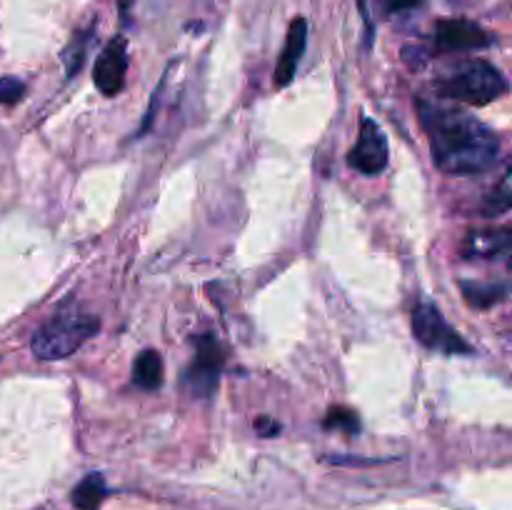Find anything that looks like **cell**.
Returning <instances> with one entry per match:
<instances>
[{"label": "cell", "instance_id": "obj_1", "mask_svg": "<svg viewBox=\"0 0 512 510\" xmlns=\"http://www.w3.org/2000/svg\"><path fill=\"white\" fill-rule=\"evenodd\" d=\"M418 115L435 165L450 175L488 173L500 155V138L483 120L458 108L418 100Z\"/></svg>", "mask_w": 512, "mask_h": 510}, {"label": "cell", "instance_id": "obj_2", "mask_svg": "<svg viewBox=\"0 0 512 510\" xmlns=\"http://www.w3.org/2000/svg\"><path fill=\"white\" fill-rule=\"evenodd\" d=\"M100 330L98 315L88 313L73 300L55 310L30 338V350L40 360H63L83 348L85 340Z\"/></svg>", "mask_w": 512, "mask_h": 510}, {"label": "cell", "instance_id": "obj_3", "mask_svg": "<svg viewBox=\"0 0 512 510\" xmlns=\"http://www.w3.org/2000/svg\"><path fill=\"white\" fill-rule=\"evenodd\" d=\"M508 78L488 60H468L445 80H440V95L463 100L468 105H488L508 93Z\"/></svg>", "mask_w": 512, "mask_h": 510}, {"label": "cell", "instance_id": "obj_4", "mask_svg": "<svg viewBox=\"0 0 512 510\" xmlns=\"http://www.w3.org/2000/svg\"><path fill=\"white\" fill-rule=\"evenodd\" d=\"M195 358L183 370L180 385L193 398H210L218 388L220 373H223L225 350L213 333H203L195 338Z\"/></svg>", "mask_w": 512, "mask_h": 510}, {"label": "cell", "instance_id": "obj_5", "mask_svg": "<svg viewBox=\"0 0 512 510\" xmlns=\"http://www.w3.org/2000/svg\"><path fill=\"white\" fill-rule=\"evenodd\" d=\"M410 328H413L418 343H423L430 350H438V353L445 355L473 353L468 340L443 318V313L433 303L415 305L413 313H410Z\"/></svg>", "mask_w": 512, "mask_h": 510}, {"label": "cell", "instance_id": "obj_6", "mask_svg": "<svg viewBox=\"0 0 512 510\" xmlns=\"http://www.w3.org/2000/svg\"><path fill=\"white\" fill-rule=\"evenodd\" d=\"M490 43H493V38H490L488 30H483L478 23H473V20H440V23L435 25L433 45H430L428 53H473V50L488 48Z\"/></svg>", "mask_w": 512, "mask_h": 510}, {"label": "cell", "instance_id": "obj_7", "mask_svg": "<svg viewBox=\"0 0 512 510\" xmlns=\"http://www.w3.org/2000/svg\"><path fill=\"white\" fill-rule=\"evenodd\" d=\"M390 150L383 128L373 118L360 120L358 143L350 148L348 163L365 175H378L388 168Z\"/></svg>", "mask_w": 512, "mask_h": 510}, {"label": "cell", "instance_id": "obj_8", "mask_svg": "<svg viewBox=\"0 0 512 510\" xmlns=\"http://www.w3.org/2000/svg\"><path fill=\"white\" fill-rule=\"evenodd\" d=\"M128 43L125 38H113L103 48L93 65V80L95 88L103 95H118L125 85V75H128Z\"/></svg>", "mask_w": 512, "mask_h": 510}, {"label": "cell", "instance_id": "obj_9", "mask_svg": "<svg viewBox=\"0 0 512 510\" xmlns=\"http://www.w3.org/2000/svg\"><path fill=\"white\" fill-rule=\"evenodd\" d=\"M305 45H308V20L295 18L288 28V38H285V48L280 53L278 65H275V85L278 88L293 83L295 70H298L300 60H303Z\"/></svg>", "mask_w": 512, "mask_h": 510}, {"label": "cell", "instance_id": "obj_10", "mask_svg": "<svg viewBox=\"0 0 512 510\" xmlns=\"http://www.w3.org/2000/svg\"><path fill=\"white\" fill-rule=\"evenodd\" d=\"M512 235L508 228H493V230H473L468 233L463 243V258H503L510 255Z\"/></svg>", "mask_w": 512, "mask_h": 510}, {"label": "cell", "instance_id": "obj_11", "mask_svg": "<svg viewBox=\"0 0 512 510\" xmlns=\"http://www.w3.org/2000/svg\"><path fill=\"white\" fill-rule=\"evenodd\" d=\"M133 383L143 390H158L163 383V358L158 350H143L133 363Z\"/></svg>", "mask_w": 512, "mask_h": 510}, {"label": "cell", "instance_id": "obj_12", "mask_svg": "<svg viewBox=\"0 0 512 510\" xmlns=\"http://www.w3.org/2000/svg\"><path fill=\"white\" fill-rule=\"evenodd\" d=\"M108 493L110 490H108V485H105L103 475L90 473V475H85L78 485H75L70 500H73V505L78 510H100V503L108 498Z\"/></svg>", "mask_w": 512, "mask_h": 510}, {"label": "cell", "instance_id": "obj_13", "mask_svg": "<svg viewBox=\"0 0 512 510\" xmlns=\"http://www.w3.org/2000/svg\"><path fill=\"white\" fill-rule=\"evenodd\" d=\"M465 300H468L473 308L485 310L493 308V305L503 303L508 298V285L505 283H463Z\"/></svg>", "mask_w": 512, "mask_h": 510}, {"label": "cell", "instance_id": "obj_14", "mask_svg": "<svg viewBox=\"0 0 512 510\" xmlns=\"http://www.w3.org/2000/svg\"><path fill=\"white\" fill-rule=\"evenodd\" d=\"M512 205V190H510V170H505V175L500 178L498 188L490 190L483 200V215L485 218H498V215H505Z\"/></svg>", "mask_w": 512, "mask_h": 510}, {"label": "cell", "instance_id": "obj_15", "mask_svg": "<svg viewBox=\"0 0 512 510\" xmlns=\"http://www.w3.org/2000/svg\"><path fill=\"white\" fill-rule=\"evenodd\" d=\"M93 30H95V28L83 30V33H75L73 40H70L68 50H65V53H63L65 73H68V78H70V75L78 73L80 65H83L85 53H88V40H90V35H93Z\"/></svg>", "mask_w": 512, "mask_h": 510}, {"label": "cell", "instance_id": "obj_16", "mask_svg": "<svg viewBox=\"0 0 512 510\" xmlns=\"http://www.w3.org/2000/svg\"><path fill=\"white\" fill-rule=\"evenodd\" d=\"M325 428L345 430V433L353 435V433H358V430H360V420H358V415L353 413V410L338 405V408L328 410V418H325Z\"/></svg>", "mask_w": 512, "mask_h": 510}, {"label": "cell", "instance_id": "obj_17", "mask_svg": "<svg viewBox=\"0 0 512 510\" xmlns=\"http://www.w3.org/2000/svg\"><path fill=\"white\" fill-rule=\"evenodd\" d=\"M25 83L23 80L13 78V75H5L0 78V105H13L23 98Z\"/></svg>", "mask_w": 512, "mask_h": 510}, {"label": "cell", "instance_id": "obj_18", "mask_svg": "<svg viewBox=\"0 0 512 510\" xmlns=\"http://www.w3.org/2000/svg\"><path fill=\"white\" fill-rule=\"evenodd\" d=\"M423 3H425V0H380L385 15L405 13V10H413V8H418V5H423Z\"/></svg>", "mask_w": 512, "mask_h": 510}, {"label": "cell", "instance_id": "obj_19", "mask_svg": "<svg viewBox=\"0 0 512 510\" xmlns=\"http://www.w3.org/2000/svg\"><path fill=\"white\" fill-rule=\"evenodd\" d=\"M255 428L260 430V435H265V438H270V435H275L280 430V425L278 423H273V420H265V418H260L258 423H255Z\"/></svg>", "mask_w": 512, "mask_h": 510}]
</instances>
